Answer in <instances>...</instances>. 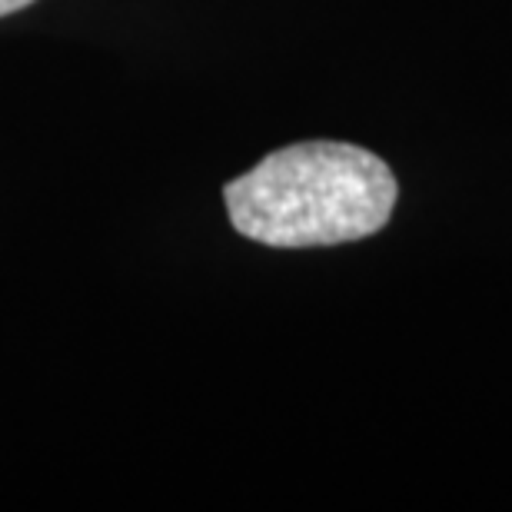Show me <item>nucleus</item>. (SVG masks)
<instances>
[{
	"label": "nucleus",
	"instance_id": "1",
	"mask_svg": "<svg viewBox=\"0 0 512 512\" xmlns=\"http://www.w3.org/2000/svg\"><path fill=\"white\" fill-rule=\"evenodd\" d=\"M399 187L376 153L310 140L273 150L223 187L233 230L280 250L373 237L393 217Z\"/></svg>",
	"mask_w": 512,
	"mask_h": 512
},
{
	"label": "nucleus",
	"instance_id": "2",
	"mask_svg": "<svg viewBox=\"0 0 512 512\" xmlns=\"http://www.w3.org/2000/svg\"><path fill=\"white\" fill-rule=\"evenodd\" d=\"M34 0H0V17H7V14H17V10H24L30 7Z\"/></svg>",
	"mask_w": 512,
	"mask_h": 512
}]
</instances>
